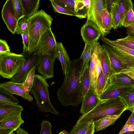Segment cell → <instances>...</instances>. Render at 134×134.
<instances>
[{
	"instance_id": "6da1fadb",
	"label": "cell",
	"mask_w": 134,
	"mask_h": 134,
	"mask_svg": "<svg viewBox=\"0 0 134 134\" xmlns=\"http://www.w3.org/2000/svg\"><path fill=\"white\" fill-rule=\"evenodd\" d=\"M83 69L80 58L70 61L63 83L57 92V98L62 105L76 107L81 103L83 96L81 77Z\"/></svg>"
},
{
	"instance_id": "7a4b0ae2",
	"label": "cell",
	"mask_w": 134,
	"mask_h": 134,
	"mask_svg": "<svg viewBox=\"0 0 134 134\" xmlns=\"http://www.w3.org/2000/svg\"><path fill=\"white\" fill-rule=\"evenodd\" d=\"M127 106L120 97L100 100L92 110L81 115L76 124L95 123L108 115H121L127 110Z\"/></svg>"
},
{
	"instance_id": "3957f363",
	"label": "cell",
	"mask_w": 134,
	"mask_h": 134,
	"mask_svg": "<svg viewBox=\"0 0 134 134\" xmlns=\"http://www.w3.org/2000/svg\"><path fill=\"white\" fill-rule=\"evenodd\" d=\"M53 20L51 15L41 9L28 18V34L29 38V53L35 52L41 37L48 29L51 28Z\"/></svg>"
},
{
	"instance_id": "277c9868",
	"label": "cell",
	"mask_w": 134,
	"mask_h": 134,
	"mask_svg": "<svg viewBox=\"0 0 134 134\" xmlns=\"http://www.w3.org/2000/svg\"><path fill=\"white\" fill-rule=\"evenodd\" d=\"M49 85L46 79L38 74L35 75L33 84L30 91L33 95L38 109L43 112H49L60 115L53 106L49 97Z\"/></svg>"
},
{
	"instance_id": "5b68a950",
	"label": "cell",
	"mask_w": 134,
	"mask_h": 134,
	"mask_svg": "<svg viewBox=\"0 0 134 134\" xmlns=\"http://www.w3.org/2000/svg\"><path fill=\"white\" fill-rule=\"evenodd\" d=\"M25 61L21 54L12 52L0 54V75L3 78L11 79L18 71Z\"/></svg>"
},
{
	"instance_id": "8992f818",
	"label": "cell",
	"mask_w": 134,
	"mask_h": 134,
	"mask_svg": "<svg viewBox=\"0 0 134 134\" xmlns=\"http://www.w3.org/2000/svg\"><path fill=\"white\" fill-rule=\"evenodd\" d=\"M25 58V62L17 73L10 79L12 82L22 83L25 80L29 72L34 68L37 69L41 63L42 55L37 52L30 54L23 51L21 53Z\"/></svg>"
},
{
	"instance_id": "52a82bcc",
	"label": "cell",
	"mask_w": 134,
	"mask_h": 134,
	"mask_svg": "<svg viewBox=\"0 0 134 134\" xmlns=\"http://www.w3.org/2000/svg\"><path fill=\"white\" fill-rule=\"evenodd\" d=\"M57 42L51 28L47 30L38 43L36 52L43 55H48L55 61L56 58Z\"/></svg>"
},
{
	"instance_id": "ba28073f",
	"label": "cell",
	"mask_w": 134,
	"mask_h": 134,
	"mask_svg": "<svg viewBox=\"0 0 134 134\" xmlns=\"http://www.w3.org/2000/svg\"><path fill=\"white\" fill-rule=\"evenodd\" d=\"M134 85L109 83L103 93L99 96L100 100L120 97L132 91Z\"/></svg>"
},
{
	"instance_id": "9c48e42d",
	"label": "cell",
	"mask_w": 134,
	"mask_h": 134,
	"mask_svg": "<svg viewBox=\"0 0 134 134\" xmlns=\"http://www.w3.org/2000/svg\"><path fill=\"white\" fill-rule=\"evenodd\" d=\"M81 34L85 44H92L97 42L102 36L101 31L92 20L87 18L81 29Z\"/></svg>"
},
{
	"instance_id": "30bf717a",
	"label": "cell",
	"mask_w": 134,
	"mask_h": 134,
	"mask_svg": "<svg viewBox=\"0 0 134 134\" xmlns=\"http://www.w3.org/2000/svg\"><path fill=\"white\" fill-rule=\"evenodd\" d=\"M107 7L106 0H91L87 18L93 21L100 29L102 37H105L102 20L101 13L102 10Z\"/></svg>"
},
{
	"instance_id": "8fae6325",
	"label": "cell",
	"mask_w": 134,
	"mask_h": 134,
	"mask_svg": "<svg viewBox=\"0 0 134 134\" xmlns=\"http://www.w3.org/2000/svg\"><path fill=\"white\" fill-rule=\"evenodd\" d=\"M2 18L8 30L14 35L18 22L12 0H7L2 10Z\"/></svg>"
},
{
	"instance_id": "7c38bea8",
	"label": "cell",
	"mask_w": 134,
	"mask_h": 134,
	"mask_svg": "<svg viewBox=\"0 0 134 134\" xmlns=\"http://www.w3.org/2000/svg\"><path fill=\"white\" fill-rule=\"evenodd\" d=\"M0 87L13 94L20 96L29 102H32L33 98L29 94L30 91L25 87L24 83H18L10 81L5 82L0 84Z\"/></svg>"
},
{
	"instance_id": "4fadbf2b",
	"label": "cell",
	"mask_w": 134,
	"mask_h": 134,
	"mask_svg": "<svg viewBox=\"0 0 134 134\" xmlns=\"http://www.w3.org/2000/svg\"><path fill=\"white\" fill-rule=\"evenodd\" d=\"M100 101L97 93L90 88L83 97L80 113L82 114L88 113L95 108Z\"/></svg>"
},
{
	"instance_id": "5bb4252c",
	"label": "cell",
	"mask_w": 134,
	"mask_h": 134,
	"mask_svg": "<svg viewBox=\"0 0 134 134\" xmlns=\"http://www.w3.org/2000/svg\"><path fill=\"white\" fill-rule=\"evenodd\" d=\"M100 44L96 42L94 45L90 60L89 72L90 80V88L97 93L96 86L97 79L96 64L98 58V52Z\"/></svg>"
},
{
	"instance_id": "9a60e30c",
	"label": "cell",
	"mask_w": 134,
	"mask_h": 134,
	"mask_svg": "<svg viewBox=\"0 0 134 134\" xmlns=\"http://www.w3.org/2000/svg\"><path fill=\"white\" fill-rule=\"evenodd\" d=\"M42 55L41 60L37 69L38 72L46 79L54 77L55 61L49 55Z\"/></svg>"
},
{
	"instance_id": "2e32d148",
	"label": "cell",
	"mask_w": 134,
	"mask_h": 134,
	"mask_svg": "<svg viewBox=\"0 0 134 134\" xmlns=\"http://www.w3.org/2000/svg\"><path fill=\"white\" fill-rule=\"evenodd\" d=\"M98 56L101 62L103 72L106 78L109 80L114 72L108 55L105 49L100 45L99 47Z\"/></svg>"
},
{
	"instance_id": "e0dca14e",
	"label": "cell",
	"mask_w": 134,
	"mask_h": 134,
	"mask_svg": "<svg viewBox=\"0 0 134 134\" xmlns=\"http://www.w3.org/2000/svg\"><path fill=\"white\" fill-rule=\"evenodd\" d=\"M21 113L7 116L0 120V127L16 130L24 123L21 116Z\"/></svg>"
},
{
	"instance_id": "ac0fdd59",
	"label": "cell",
	"mask_w": 134,
	"mask_h": 134,
	"mask_svg": "<svg viewBox=\"0 0 134 134\" xmlns=\"http://www.w3.org/2000/svg\"><path fill=\"white\" fill-rule=\"evenodd\" d=\"M56 58L60 62L64 75L67 72L68 65L70 60L66 50L62 43L57 42Z\"/></svg>"
},
{
	"instance_id": "d6986e66",
	"label": "cell",
	"mask_w": 134,
	"mask_h": 134,
	"mask_svg": "<svg viewBox=\"0 0 134 134\" xmlns=\"http://www.w3.org/2000/svg\"><path fill=\"white\" fill-rule=\"evenodd\" d=\"M25 17L29 18L37 11L39 7L40 0H21Z\"/></svg>"
},
{
	"instance_id": "ffe728a7",
	"label": "cell",
	"mask_w": 134,
	"mask_h": 134,
	"mask_svg": "<svg viewBox=\"0 0 134 134\" xmlns=\"http://www.w3.org/2000/svg\"><path fill=\"white\" fill-rule=\"evenodd\" d=\"M112 28L114 29L119 27L120 21L118 0L113 1L111 3L110 12Z\"/></svg>"
},
{
	"instance_id": "44dd1931",
	"label": "cell",
	"mask_w": 134,
	"mask_h": 134,
	"mask_svg": "<svg viewBox=\"0 0 134 134\" xmlns=\"http://www.w3.org/2000/svg\"><path fill=\"white\" fill-rule=\"evenodd\" d=\"M121 115H110L106 116L95 123L96 131L103 130L108 126L113 125Z\"/></svg>"
},
{
	"instance_id": "7402d4cb",
	"label": "cell",
	"mask_w": 134,
	"mask_h": 134,
	"mask_svg": "<svg viewBox=\"0 0 134 134\" xmlns=\"http://www.w3.org/2000/svg\"><path fill=\"white\" fill-rule=\"evenodd\" d=\"M22 107L19 105H6L0 106V120L8 116L21 112Z\"/></svg>"
},
{
	"instance_id": "603a6c76",
	"label": "cell",
	"mask_w": 134,
	"mask_h": 134,
	"mask_svg": "<svg viewBox=\"0 0 134 134\" xmlns=\"http://www.w3.org/2000/svg\"><path fill=\"white\" fill-rule=\"evenodd\" d=\"M19 100L12 94L0 87V106L6 105H19Z\"/></svg>"
},
{
	"instance_id": "cb8c5ba5",
	"label": "cell",
	"mask_w": 134,
	"mask_h": 134,
	"mask_svg": "<svg viewBox=\"0 0 134 134\" xmlns=\"http://www.w3.org/2000/svg\"><path fill=\"white\" fill-rule=\"evenodd\" d=\"M109 82L122 84L134 85V80L123 73H114L110 77Z\"/></svg>"
},
{
	"instance_id": "d4e9b609",
	"label": "cell",
	"mask_w": 134,
	"mask_h": 134,
	"mask_svg": "<svg viewBox=\"0 0 134 134\" xmlns=\"http://www.w3.org/2000/svg\"><path fill=\"white\" fill-rule=\"evenodd\" d=\"M49 1L53 10L56 13L74 16L79 19L87 18V17L84 15L60 6L56 3L54 0Z\"/></svg>"
},
{
	"instance_id": "484cf974",
	"label": "cell",
	"mask_w": 134,
	"mask_h": 134,
	"mask_svg": "<svg viewBox=\"0 0 134 134\" xmlns=\"http://www.w3.org/2000/svg\"><path fill=\"white\" fill-rule=\"evenodd\" d=\"M102 23L105 36L110 32L112 28L111 15L107 8H104L101 13Z\"/></svg>"
},
{
	"instance_id": "4316f807",
	"label": "cell",
	"mask_w": 134,
	"mask_h": 134,
	"mask_svg": "<svg viewBox=\"0 0 134 134\" xmlns=\"http://www.w3.org/2000/svg\"><path fill=\"white\" fill-rule=\"evenodd\" d=\"M89 65L83 68L81 76V81L83 97L86 95L90 88V80L89 72Z\"/></svg>"
},
{
	"instance_id": "83f0119b",
	"label": "cell",
	"mask_w": 134,
	"mask_h": 134,
	"mask_svg": "<svg viewBox=\"0 0 134 134\" xmlns=\"http://www.w3.org/2000/svg\"><path fill=\"white\" fill-rule=\"evenodd\" d=\"M101 39L104 43L125 53L134 56V50L120 44L115 40L113 41L110 40L106 38L105 37H102Z\"/></svg>"
},
{
	"instance_id": "f1b7e54d",
	"label": "cell",
	"mask_w": 134,
	"mask_h": 134,
	"mask_svg": "<svg viewBox=\"0 0 134 134\" xmlns=\"http://www.w3.org/2000/svg\"><path fill=\"white\" fill-rule=\"evenodd\" d=\"M119 10L120 15V21L119 27H121L123 20L130 8L133 6L131 0H118Z\"/></svg>"
},
{
	"instance_id": "f546056e",
	"label": "cell",
	"mask_w": 134,
	"mask_h": 134,
	"mask_svg": "<svg viewBox=\"0 0 134 134\" xmlns=\"http://www.w3.org/2000/svg\"><path fill=\"white\" fill-rule=\"evenodd\" d=\"M96 43L90 44H85L83 52L80 57L82 59L83 68L89 65L93 50Z\"/></svg>"
},
{
	"instance_id": "4dcf8cb0",
	"label": "cell",
	"mask_w": 134,
	"mask_h": 134,
	"mask_svg": "<svg viewBox=\"0 0 134 134\" xmlns=\"http://www.w3.org/2000/svg\"><path fill=\"white\" fill-rule=\"evenodd\" d=\"M91 0H75V11L87 17Z\"/></svg>"
},
{
	"instance_id": "1f68e13d",
	"label": "cell",
	"mask_w": 134,
	"mask_h": 134,
	"mask_svg": "<svg viewBox=\"0 0 134 134\" xmlns=\"http://www.w3.org/2000/svg\"><path fill=\"white\" fill-rule=\"evenodd\" d=\"M109 80L106 78L102 70L97 78L96 86L97 92L99 96L103 92L109 83Z\"/></svg>"
},
{
	"instance_id": "d6a6232c",
	"label": "cell",
	"mask_w": 134,
	"mask_h": 134,
	"mask_svg": "<svg viewBox=\"0 0 134 134\" xmlns=\"http://www.w3.org/2000/svg\"><path fill=\"white\" fill-rule=\"evenodd\" d=\"M17 19L18 22L20 20L25 17L24 9L21 0H12Z\"/></svg>"
},
{
	"instance_id": "836d02e7",
	"label": "cell",
	"mask_w": 134,
	"mask_h": 134,
	"mask_svg": "<svg viewBox=\"0 0 134 134\" xmlns=\"http://www.w3.org/2000/svg\"><path fill=\"white\" fill-rule=\"evenodd\" d=\"M120 97L126 104L127 110L132 112L134 109V88L131 92Z\"/></svg>"
},
{
	"instance_id": "e575fe53",
	"label": "cell",
	"mask_w": 134,
	"mask_h": 134,
	"mask_svg": "<svg viewBox=\"0 0 134 134\" xmlns=\"http://www.w3.org/2000/svg\"><path fill=\"white\" fill-rule=\"evenodd\" d=\"M92 124H76L69 133V134H85L91 126Z\"/></svg>"
},
{
	"instance_id": "d590c367",
	"label": "cell",
	"mask_w": 134,
	"mask_h": 134,
	"mask_svg": "<svg viewBox=\"0 0 134 134\" xmlns=\"http://www.w3.org/2000/svg\"><path fill=\"white\" fill-rule=\"evenodd\" d=\"M28 18L24 17L22 18L21 20L18 22L15 33L18 35L20 34L22 32H24L28 34Z\"/></svg>"
},
{
	"instance_id": "8d00e7d4",
	"label": "cell",
	"mask_w": 134,
	"mask_h": 134,
	"mask_svg": "<svg viewBox=\"0 0 134 134\" xmlns=\"http://www.w3.org/2000/svg\"><path fill=\"white\" fill-rule=\"evenodd\" d=\"M134 23V10L133 6L130 8L124 17L122 23L121 27L123 26L126 28Z\"/></svg>"
},
{
	"instance_id": "74e56055",
	"label": "cell",
	"mask_w": 134,
	"mask_h": 134,
	"mask_svg": "<svg viewBox=\"0 0 134 134\" xmlns=\"http://www.w3.org/2000/svg\"><path fill=\"white\" fill-rule=\"evenodd\" d=\"M120 44L134 50V36H127L125 37L115 40Z\"/></svg>"
},
{
	"instance_id": "f35d334b",
	"label": "cell",
	"mask_w": 134,
	"mask_h": 134,
	"mask_svg": "<svg viewBox=\"0 0 134 134\" xmlns=\"http://www.w3.org/2000/svg\"><path fill=\"white\" fill-rule=\"evenodd\" d=\"M36 69L33 68L28 73L26 78L23 82L24 86L30 91L33 85L35 73Z\"/></svg>"
},
{
	"instance_id": "ab89813d",
	"label": "cell",
	"mask_w": 134,
	"mask_h": 134,
	"mask_svg": "<svg viewBox=\"0 0 134 134\" xmlns=\"http://www.w3.org/2000/svg\"><path fill=\"white\" fill-rule=\"evenodd\" d=\"M57 4L63 7L75 11V0H54Z\"/></svg>"
},
{
	"instance_id": "60d3db41",
	"label": "cell",
	"mask_w": 134,
	"mask_h": 134,
	"mask_svg": "<svg viewBox=\"0 0 134 134\" xmlns=\"http://www.w3.org/2000/svg\"><path fill=\"white\" fill-rule=\"evenodd\" d=\"M41 129L40 134H52V125L49 121L44 120L41 124Z\"/></svg>"
},
{
	"instance_id": "b9f144b4",
	"label": "cell",
	"mask_w": 134,
	"mask_h": 134,
	"mask_svg": "<svg viewBox=\"0 0 134 134\" xmlns=\"http://www.w3.org/2000/svg\"><path fill=\"white\" fill-rule=\"evenodd\" d=\"M23 40V52H29V48L30 40L28 34L24 32L21 33L20 34Z\"/></svg>"
},
{
	"instance_id": "7bdbcfd3",
	"label": "cell",
	"mask_w": 134,
	"mask_h": 134,
	"mask_svg": "<svg viewBox=\"0 0 134 134\" xmlns=\"http://www.w3.org/2000/svg\"><path fill=\"white\" fill-rule=\"evenodd\" d=\"M10 47L4 40H0V54L10 53Z\"/></svg>"
},
{
	"instance_id": "ee69618b",
	"label": "cell",
	"mask_w": 134,
	"mask_h": 134,
	"mask_svg": "<svg viewBox=\"0 0 134 134\" xmlns=\"http://www.w3.org/2000/svg\"><path fill=\"white\" fill-rule=\"evenodd\" d=\"M133 131H134V125L124 126L118 134H122L125 132Z\"/></svg>"
},
{
	"instance_id": "f6af8a7d",
	"label": "cell",
	"mask_w": 134,
	"mask_h": 134,
	"mask_svg": "<svg viewBox=\"0 0 134 134\" xmlns=\"http://www.w3.org/2000/svg\"><path fill=\"white\" fill-rule=\"evenodd\" d=\"M131 112L130 117L124 126L130 125H134V109Z\"/></svg>"
},
{
	"instance_id": "bcb514c9",
	"label": "cell",
	"mask_w": 134,
	"mask_h": 134,
	"mask_svg": "<svg viewBox=\"0 0 134 134\" xmlns=\"http://www.w3.org/2000/svg\"><path fill=\"white\" fill-rule=\"evenodd\" d=\"M126 28V32L127 36H134V23Z\"/></svg>"
},
{
	"instance_id": "7dc6e473",
	"label": "cell",
	"mask_w": 134,
	"mask_h": 134,
	"mask_svg": "<svg viewBox=\"0 0 134 134\" xmlns=\"http://www.w3.org/2000/svg\"><path fill=\"white\" fill-rule=\"evenodd\" d=\"M96 69L97 71V78L102 71V68L100 62L98 58L97 59L96 64Z\"/></svg>"
},
{
	"instance_id": "c3c4849f",
	"label": "cell",
	"mask_w": 134,
	"mask_h": 134,
	"mask_svg": "<svg viewBox=\"0 0 134 134\" xmlns=\"http://www.w3.org/2000/svg\"><path fill=\"white\" fill-rule=\"evenodd\" d=\"M121 72L126 74L134 80V69L125 70Z\"/></svg>"
},
{
	"instance_id": "681fc988",
	"label": "cell",
	"mask_w": 134,
	"mask_h": 134,
	"mask_svg": "<svg viewBox=\"0 0 134 134\" xmlns=\"http://www.w3.org/2000/svg\"><path fill=\"white\" fill-rule=\"evenodd\" d=\"M14 131L12 129L0 127V134H11Z\"/></svg>"
},
{
	"instance_id": "f907efd6",
	"label": "cell",
	"mask_w": 134,
	"mask_h": 134,
	"mask_svg": "<svg viewBox=\"0 0 134 134\" xmlns=\"http://www.w3.org/2000/svg\"><path fill=\"white\" fill-rule=\"evenodd\" d=\"M95 130V124L93 123L92 124L91 126L85 134H94Z\"/></svg>"
},
{
	"instance_id": "816d5d0a",
	"label": "cell",
	"mask_w": 134,
	"mask_h": 134,
	"mask_svg": "<svg viewBox=\"0 0 134 134\" xmlns=\"http://www.w3.org/2000/svg\"><path fill=\"white\" fill-rule=\"evenodd\" d=\"M16 134H29L21 127H19L16 131Z\"/></svg>"
},
{
	"instance_id": "f5cc1de1",
	"label": "cell",
	"mask_w": 134,
	"mask_h": 134,
	"mask_svg": "<svg viewBox=\"0 0 134 134\" xmlns=\"http://www.w3.org/2000/svg\"><path fill=\"white\" fill-rule=\"evenodd\" d=\"M59 134H69V133L65 130H64L61 132Z\"/></svg>"
},
{
	"instance_id": "db71d44e",
	"label": "cell",
	"mask_w": 134,
	"mask_h": 134,
	"mask_svg": "<svg viewBox=\"0 0 134 134\" xmlns=\"http://www.w3.org/2000/svg\"><path fill=\"white\" fill-rule=\"evenodd\" d=\"M122 134H134V131L127 132Z\"/></svg>"
},
{
	"instance_id": "11a10c76",
	"label": "cell",
	"mask_w": 134,
	"mask_h": 134,
	"mask_svg": "<svg viewBox=\"0 0 134 134\" xmlns=\"http://www.w3.org/2000/svg\"><path fill=\"white\" fill-rule=\"evenodd\" d=\"M11 134H16V133H14V132H13Z\"/></svg>"
}]
</instances>
